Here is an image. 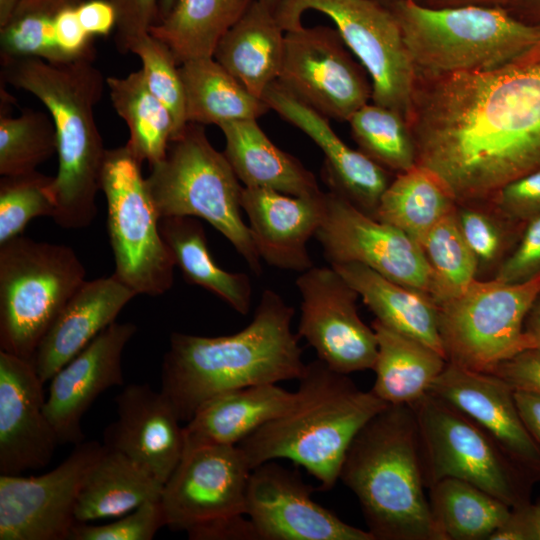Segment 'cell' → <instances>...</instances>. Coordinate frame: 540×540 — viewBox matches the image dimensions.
<instances>
[{
	"label": "cell",
	"mask_w": 540,
	"mask_h": 540,
	"mask_svg": "<svg viewBox=\"0 0 540 540\" xmlns=\"http://www.w3.org/2000/svg\"><path fill=\"white\" fill-rule=\"evenodd\" d=\"M406 120L416 164L433 172L458 204L488 201L540 169V40L490 69L416 71Z\"/></svg>",
	"instance_id": "1"
},
{
	"label": "cell",
	"mask_w": 540,
	"mask_h": 540,
	"mask_svg": "<svg viewBox=\"0 0 540 540\" xmlns=\"http://www.w3.org/2000/svg\"><path fill=\"white\" fill-rule=\"evenodd\" d=\"M294 313L278 293L266 289L252 321L237 333L217 337L172 333L160 391L181 422L219 394L300 379L306 363L299 336L291 330Z\"/></svg>",
	"instance_id": "2"
},
{
	"label": "cell",
	"mask_w": 540,
	"mask_h": 540,
	"mask_svg": "<svg viewBox=\"0 0 540 540\" xmlns=\"http://www.w3.org/2000/svg\"><path fill=\"white\" fill-rule=\"evenodd\" d=\"M92 62L55 64L22 58L1 65V79L37 97L53 120L58 157L51 185L56 201L53 219L65 229L85 228L97 213L95 200L107 149L94 115L104 79Z\"/></svg>",
	"instance_id": "3"
},
{
	"label": "cell",
	"mask_w": 540,
	"mask_h": 540,
	"mask_svg": "<svg viewBox=\"0 0 540 540\" xmlns=\"http://www.w3.org/2000/svg\"><path fill=\"white\" fill-rule=\"evenodd\" d=\"M339 480L357 497L374 540H442L425 494L411 405L388 404L360 429Z\"/></svg>",
	"instance_id": "4"
},
{
	"label": "cell",
	"mask_w": 540,
	"mask_h": 540,
	"mask_svg": "<svg viewBox=\"0 0 540 540\" xmlns=\"http://www.w3.org/2000/svg\"><path fill=\"white\" fill-rule=\"evenodd\" d=\"M296 399L283 414L264 424L238 447L251 469L289 459L329 490L339 480L346 452L360 429L388 404L371 390H360L346 374L318 358L300 379Z\"/></svg>",
	"instance_id": "5"
},
{
	"label": "cell",
	"mask_w": 540,
	"mask_h": 540,
	"mask_svg": "<svg viewBox=\"0 0 540 540\" xmlns=\"http://www.w3.org/2000/svg\"><path fill=\"white\" fill-rule=\"evenodd\" d=\"M418 72L447 74L490 69L540 40V26L527 24L503 6L435 8L416 0L388 6Z\"/></svg>",
	"instance_id": "6"
},
{
	"label": "cell",
	"mask_w": 540,
	"mask_h": 540,
	"mask_svg": "<svg viewBox=\"0 0 540 540\" xmlns=\"http://www.w3.org/2000/svg\"><path fill=\"white\" fill-rule=\"evenodd\" d=\"M146 184L158 216L198 217L220 232L250 269L262 273L261 258L242 218L244 186L225 154L209 142L202 125L188 123L150 166Z\"/></svg>",
	"instance_id": "7"
},
{
	"label": "cell",
	"mask_w": 540,
	"mask_h": 540,
	"mask_svg": "<svg viewBox=\"0 0 540 540\" xmlns=\"http://www.w3.org/2000/svg\"><path fill=\"white\" fill-rule=\"evenodd\" d=\"M72 248L22 235L0 244V348L32 361L42 338L86 280Z\"/></svg>",
	"instance_id": "8"
},
{
	"label": "cell",
	"mask_w": 540,
	"mask_h": 540,
	"mask_svg": "<svg viewBox=\"0 0 540 540\" xmlns=\"http://www.w3.org/2000/svg\"><path fill=\"white\" fill-rule=\"evenodd\" d=\"M411 406L427 489L450 477L477 486L512 509L530 502L533 482L474 420L430 392Z\"/></svg>",
	"instance_id": "9"
},
{
	"label": "cell",
	"mask_w": 540,
	"mask_h": 540,
	"mask_svg": "<svg viewBox=\"0 0 540 540\" xmlns=\"http://www.w3.org/2000/svg\"><path fill=\"white\" fill-rule=\"evenodd\" d=\"M141 164L126 145L107 149L100 190L107 203L113 275L136 295L159 296L173 285L175 263Z\"/></svg>",
	"instance_id": "10"
},
{
	"label": "cell",
	"mask_w": 540,
	"mask_h": 540,
	"mask_svg": "<svg viewBox=\"0 0 540 540\" xmlns=\"http://www.w3.org/2000/svg\"><path fill=\"white\" fill-rule=\"evenodd\" d=\"M540 294V276L507 284L476 279L459 296L438 305V331L448 363L491 373L532 349L525 318Z\"/></svg>",
	"instance_id": "11"
},
{
	"label": "cell",
	"mask_w": 540,
	"mask_h": 540,
	"mask_svg": "<svg viewBox=\"0 0 540 540\" xmlns=\"http://www.w3.org/2000/svg\"><path fill=\"white\" fill-rule=\"evenodd\" d=\"M315 10L328 16L366 69L372 102L408 115L416 70L392 10L377 0H282L275 14L285 31Z\"/></svg>",
	"instance_id": "12"
},
{
	"label": "cell",
	"mask_w": 540,
	"mask_h": 540,
	"mask_svg": "<svg viewBox=\"0 0 540 540\" xmlns=\"http://www.w3.org/2000/svg\"><path fill=\"white\" fill-rule=\"evenodd\" d=\"M277 81L313 109L348 121L372 98L370 77L336 28L303 25L285 33Z\"/></svg>",
	"instance_id": "13"
},
{
	"label": "cell",
	"mask_w": 540,
	"mask_h": 540,
	"mask_svg": "<svg viewBox=\"0 0 540 540\" xmlns=\"http://www.w3.org/2000/svg\"><path fill=\"white\" fill-rule=\"evenodd\" d=\"M104 451L97 441H83L45 474H1L0 540H69L82 484Z\"/></svg>",
	"instance_id": "14"
},
{
	"label": "cell",
	"mask_w": 540,
	"mask_h": 540,
	"mask_svg": "<svg viewBox=\"0 0 540 540\" xmlns=\"http://www.w3.org/2000/svg\"><path fill=\"white\" fill-rule=\"evenodd\" d=\"M301 296L297 335L330 369L350 374L373 369L378 344L357 310L359 294L332 266H313L296 279Z\"/></svg>",
	"instance_id": "15"
},
{
	"label": "cell",
	"mask_w": 540,
	"mask_h": 540,
	"mask_svg": "<svg viewBox=\"0 0 540 540\" xmlns=\"http://www.w3.org/2000/svg\"><path fill=\"white\" fill-rule=\"evenodd\" d=\"M314 237L330 265L360 263L429 295L430 269L421 245L336 191L325 192L324 214Z\"/></svg>",
	"instance_id": "16"
},
{
	"label": "cell",
	"mask_w": 540,
	"mask_h": 540,
	"mask_svg": "<svg viewBox=\"0 0 540 540\" xmlns=\"http://www.w3.org/2000/svg\"><path fill=\"white\" fill-rule=\"evenodd\" d=\"M251 470L238 445L184 453L162 489L166 526L186 532L208 520L245 514Z\"/></svg>",
	"instance_id": "17"
},
{
	"label": "cell",
	"mask_w": 540,
	"mask_h": 540,
	"mask_svg": "<svg viewBox=\"0 0 540 540\" xmlns=\"http://www.w3.org/2000/svg\"><path fill=\"white\" fill-rule=\"evenodd\" d=\"M301 476L273 461L251 470L245 515L259 540H374L315 502Z\"/></svg>",
	"instance_id": "18"
},
{
	"label": "cell",
	"mask_w": 540,
	"mask_h": 540,
	"mask_svg": "<svg viewBox=\"0 0 540 540\" xmlns=\"http://www.w3.org/2000/svg\"><path fill=\"white\" fill-rule=\"evenodd\" d=\"M44 384L31 361L0 350V474L43 468L60 444Z\"/></svg>",
	"instance_id": "19"
},
{
	"label": "cell",
	"mask_w": 540,
	"mask_h": 540,
	"mask_svg": "<svg viewBox=\"0 0 540 540\" xmlns=\"http://www.w3.org/2000/svg\"><path fill=\"white\" fill-rule=\"evenodd\" d=\"M428 392L469 416L533 483L540 481V448L521 419L514 390L503 379L447 362Z\"/></svg>",
	"instance_id": "20"
},
{
	"label": "cell",
	"mask_w": 540,
	"mask_h": 540,
	"mask_svg": "<svg viewBox=\"0 0 540 540\" xmlns=\"http://www.w3.org/2000/svg\"><path fill=\"white\" fill-rule=\"evenodd\" d=\"M136 329L115 321L50 379L45 412L60 444L83 442L86 411L104 391L123 385L122 353Z\"/></svg>",
	"instance_id": "21"
},
{
	"label": "cell",
	"mask_w": 540,
	"mask_h": 540,
	"mask_svg": "<svg viewBox=\"0 0 540 540\" xmlns=\"http://www.w3.org/2000/svg\"><path fill=\"white\" fill-rule=\"evenodd\" d=\"M117 419L106 427V449L119 452L149 471L163 485L184 452L181 420L161 391L129 384L115 397Z\"/></svg>",
	"instance_id": "22"
},
{
	"label": "cell",
	"mask_w": 540,
	"mask_h": 540,
	"mask_svg": "<svg viewBox=\"0 0 540 540\" xmlns=\"http://www.w3.org/2000/svg\"><path fill=\"white\" fill-rule=\"evenodd\" d=\"M262 99L269 109L300 129L321 149L325 158L322 176L329 189L374 217L381 196L392 180L391 172L359 149L349 147L332 129L327 117L294 96L277 80L268 87Z\"/></svg>",
	"instance_id": "23"
},
{
	"label": "cell",
	"mask_w": 540,
	"mask_h": 540,
	"mask_svg": "<svg viewBox=\"0 0 540 540\" xmlns=\"http://www.w3.org/2000/svg\"><path fill=\"white\" fill-rule=\"evenodd\" d=\"M241 205L261 260L300 273L314 266L307 243L321 224L325 192L292 196L271 189L244 187Z\"/></svg>",
	"instance_id": "24"
},
{
	"label": "cell",
	"mask_w": 540,
	"mask_h": 540,
	"mask_svg": "<svg viewBox=\"0 0 540 540\" xmlns=\"http://www.w3.org/2000/svg\"><path fill=\"white\" fill-rule=\"evenodd\" d=\"M136 294L114 275L85 280L48 329L32 364L43 383L115 322Z\"/></svg>",
	"instance_id": "25"
},
{
	"label": "cell",
	"mask_w": 540,
	"mask_h": 540,
	"mask_svg": "<svg viewBox=\"0 0 540 540\" xmlns=\"http://www.w3.org/2000/svg\"><path fill=\"white\" fill-rule=\"evenodd\" d=\"M296 399L277 384L219 394L203 403L183 426L184 453L205 446L238 445L288 410Z\"/></svg>",
	"instance_id": "26"
},
{
	"label": "cell",
	"mask_w": 540,
	"mask_h": 540,
	"mask_svg": "<svg viewBox=\"0 0 540 540\" xmlns=\"http://www.w3.org/2000/svg\"><path fill=\"white\" fill-rule=\"evenodd\" d=\"M285 33L275 11L253 0L221 38L213 57L251 94L262 99L279 77Z\"/></svg>",
	"instance_id": "27"
},
{
	"label": "cell",
	"mask_w": 540,
	"mask_h": 540,
	"mask_svg": "<svg viewBox=\"0 0 540 540\" xmlns=\"http://www.w3.org/2000/svg\"><path fill=\"white\" fill-rule=\"evenodd\" d=\"M218 127L225 138L223 153L244 187L271 189L292 196L322 192L313 173L277 147L257 120L227 122Z\"/></svg>",
	"instance_id": "28"
},
{
	"label": "cell",
	"mask_w": 540,
	"mask_h": 540,
	"mask_svg": "<svg viewBox=\"0 0 540 540\" xmlns=\"http://www.w3.org/2000/svg\"><path fill=\"white\" fill-rule=\"evenodd\" d=\"M330 266L356 290L375 319L445 357L438 331V306L428 294L390 280L360 263Z\"/></svg>",
	"instance_id": "29"
},
{
	"label": "cell",
	"mask_w": 540,
	"mask_h": 540,
	"mask_svg": "<svg viewBox=\"0 0 540 540\" xmlns=\"http://www.w3.org/2000/svg\"><path fill=\"white\" fill-rule=\"evenodd\" d=\"M378 352L371 391L391 405H411L424 396L444 370L447 360L427 344L374 319Z\"/></svg>",
	"instance_id": "30"
},
{
	"label": "cell",
	"mask_w": 540,
	"mask_h": 540,
	"mask_svg": "<svg viewBox=\"0 0 540 540\" xmlns=\"http://www.w3.org/2000/svg\"><path fill=\"white\" fill-rule=\"evenodd\" d=\"M162 489L163 484L144 467L105 448L82 484L76 521L118 518L146 502L160 500Z\"/></svg>",
	"instance_id": "31"
},
{
	"label": "cell",
	"mask_w": 540,
	"mask_h": 540,
	"mask_svg": "<svg viewBox=\"0 0 540 540\" xmlns=\"http://www.w3.org/2000/svg\"><path fill=\"white\" fill-rule=\"evenodd\" d=\"M187 123L217 125L257 120L269 109L251 94L214 57L198 58L179 65Z\"/></svg>",
	"instance_id": "32"
},
{
	"label": "cell",
	"mask_w": 540,
	"mask_h": 540,
	"mask_svg": "<svg viewBox=\"0 0 540 540\" xmlns=\"http://www.w3.org/2000/svg\"><path fill=\"white\" fill-rule=\"evenodd\" d=\"M159 224L175 266L184 279L217 295L236 312L248 314L252 297L249 276L218 266L209 252L202 224L189 216L164 217Z\"/></svg>",
	"instance_id": "33"
},
{
	"label": "cell",
	"mask_w": 540,
	"mask_h": 540,
	"mask_svg": "<svg viewBox=\"0 0 540 540\" xmlns=\"http://www.w3.org/2000/svg\"><path fill=\"white\" fill-rule=\"evenodd\" d=\"M253 0H176L149 29L166 44L176 62L213 57L224 34Z\"/></svg>",
	"instance_id": "34"
},
{
	"label": "cell",
	"mask_w": 540,
	"mask_h": 540,
	"mask_svg": "<svg viewBox=\"0 0 540 540\" xmlns=\"http://www.w3.org/2000/svg\"><path fill=\"white\" fill-rule=\"evenodd\" d=\"M457 202L444 183L429 169L414 165L395 174L381 196L374 215L420 245L429 231Z\"/></svg>",
	"instance_id": "35"
},
{
	"label": "cell",
	"mask_w": 540,
	"mask_h": 540,
	"mask_svg": "<svg viewBox=\"0 0 540 540\" xmlns=\"http://www.w3.org/2000/svg\"><path fill=\"white\" fill-rule=\"evenodd\" d=\"M428 490L442 540H489L511 515L507 504L464 480L444 478Z\"/></svg>",
	"instance_id": "36"
},
{
	"label": "cell",
	"mask_w": 540,
	"mask_h": 540,
	"mask_svg": "<svg viewBox=\"0 0 540 540\" xmlns=\"http://www.w3.org/2000/svg\"><path fill=\"white\" fill-rule=\"evenodd\" d=\"M111 102L126 122L128 149L141 163L153 165L164 158L175 134L172 115L147 87L141 69L125 77H108Z\"/></svg>",
	"instance_id": "37"
},
{
	"label": "cell",
	"mask_w": 540,
	"mask_h": 540,
	"mask_svg": "<svg viewBox=\"0 0 540 540\" xmlns=\"http://www.w3.org/2000/svg\"><path fill=\"white\" fill-rule=\"evenodd\" d=\"M455 209L421 244L430 269L429 295L437 306L459 296L478 279V263L460 232Z\"/></svg>",
	"instance_id": "38"
},
{
	"label": "cell",
	"mask_w": 540,
	"mask_h": 540,
	"mask_svg": "<svg viewBox=\"0 0 540 540\" xmlns=\"http://www.w3.org/2000/svg\"><path fill=\"white\" fill-rule=\"evenodd\" d=\"M82 0H20L0 27L1 65L22 58L65 63L56 41V18L67 5Z\"/></svg>",
	"instance_id": "39"
},
{
	"label": "cell",
	"mask_w": 540,
	"mask_h": 540,
	"mask_svg": "<svg viewBox=\"0 0 540 540\" xmlns=\"http://www.w3.org/2000/svg\"><path fill=\"white\" fill-rule=\"evenodd\" d=\"M347 122L359 150L389 172L397 174L416 165L413 137L398 111L367 103Z\"/></svg>",
	"instance_id": "40"
},
{
	"label": "cell",
	"mask_w": 540,
	"mask_h": 540,
	"mask_svg": "<svg viewBox=\"0 0 540 540\" xmlns=\"http://www.w3.org/2000/svg\"><path fill=\"white\" fill-rule=\"evenodd\" d=\"M57 154V135L51 116L25 109L18 117L0 115V175L37 171Z\"/></svg>",
	"instance_id": "41"
},
{
	"label": "cell",
	"mask_w": 540,
	"mask_h": 540,
	"mask_svg": "<svg viewBox=\"0 0 540 540\" xmlns=\"http://www.w3.org/2000/svg\"><path fill=\"white\" fill-rule=\"evenodd\" d=\"M460 232L476 257L479 272H495L517 244L525 224L512 222L486 203L456 205Z\"/></svg>",
	"instance_id": "42"
},
{
	"label": "cell",
	"mask_w": 540,
	"mask_h": 540,
	"mask_svg": "<svg viewBox=\"0 0 540 540\" xmlns=\"http://www.w3.org/2000/svg\"><path fill=\"white\" fill-rule=\"evenodd\" d=\"M53 177L38 171L0 179V244L22 235L36 217L53 218L56 201Z\"/></svg>",
	"instance_id": "43"
},
{
	"label": "cell",
	"mask_w": 540,
	"mask_h": 540,
	"mask_svg": "<svg viewBox=\"0 0 540 540\" xmlns=\"http://www.w3.org/2000/svg\"><path fill=\"white\" fill-rule=\"evenodd\" d=\"M129 52L139 57L147 87L170 111L175 126V138L188 124L179 64L169 47L149 32L133 41Z\"/></svg>",
	"instance_id": "44"
},
{
	"label": "cell",
	"mask_w": 540,
	"mask_h": 540,
	"mask_svg": "<svg viewBox=\"0 0 540 540\" xmlns=\"http://www.w3.org/2000/svg\"><path fill=\"white\" fill-rule=\"evenodd\" d=\"M163 526L160 500L150 501L108 524L77 523L69 540H151Z\"/></svg>",
	"instance_id": "45"
},
{
	"label": "cell",
	"mask_w": 540,
	"mask_h": 540,
	"mask_svg": "<svg viewBox=\"0 0 540 540\" xmlns=\"http://www.w3.org/2000/svg\"><path fill=\"white\" fill-rule=\"evenodd\" d=\"M484 203L502 217L526 224L540 215V169L508 182Z\"/></svg>",
	"instance_id": "46"
},
{
	"label": "cell",
	"mask_w": 540,
	"mask_h": 540,
	"mask_svg": "<svg viewBox=\"0 0 540 540\" xmlns=\"http://www.w3.org/2000/svg\"><path fill=\"white\" fill-rule=\"evenodd\" d=\"M540 276V215L526 222L520 238L493 275L507 284L530 281Z\"/></svg>",
	"instance_id": "47"
},
{
	"label": "cell",
	"mask_w": 540,
	"mask_h": 540,
	"mask_svg": "<svg viewBox=\"0 0 540 540\" xmlns=\"http://www.w3.org/2000/svg\"><path fill=\"white\" fill-rule=\"evenodd\" d=\"M116 9L115 44L121 53L141 35L148 33L158 18V0H108Z\"/></svg>",
	"instance_id": "48"
},
{
	"label": "cell",
	"mask_w": 540,
	"mask_h": 540,
	"mask_svg": "<svg viewBox=\"0 0 540 540\" xmlns=\"http://www.w3.org/2000/svg\"><path fill=\"white\" fill-rule=\"evenodd\" d=\"M79 3L65 6L56 18V41L65 63L93 61L95 55L93 36L84 30L76 14Z\"/></svg>",
	"instance_id": "49"
},
{
	"label": "cell",
	"mask_w": 540,
	"mask_h": 540,
	"mask_svg": "<svg viewBox=\"0 0 540 540\" xmlns=\"http://www.w3.org/2000/svg\"><path fill=\"white\" fill-rule=\"evenodd\" d=\"M503 379L513 390L540 394V355L525 350L499 364L492 372Z\"/></svg>",
	"instance_id": "50"
},
{
	"label": "cell",
	"mask_w": 540,
	"mask_h": 540,
	"mask_svg": "<svg viewBox=\"0 0 540 540\" xmlns=\"http://www.w3.org/2000/svg\"><path fill=\"white\" fill-rule=\"evenodd\" d=\"M245 514L219 517L199 523L186 531L192 540H259Z\"/></svg>",
	"instance_id": "51"
},
{
	"label": "cell",
	"mask_w": 540,
	"mask_h": 540,
	"mask_svg": "<svg viewBox=\"0 0 540 540\" xmlns=\"http://www.w3.org/2000/svg\"><path fill=\"white\" fill-rule=\"evenodd\" d=\"M489 540H540V500L513 508L509 519Z\"/></svg>",
	"instance_id": "52"
},
{
	"label": "cell",
	"mask_w": 540,
	"mask_h": 540,
	"mask_svg": "<svg viewBox=\"0 0 540 540\" xmlns=\"http://www.w3.org/2000/svg\"><path fill=\"white\" fill-rule=\"evenodd\" d=\"M78 20L91 36H107L115 29L117 13L108 0H82L76 7Z\"/></svg>",
	"instance_id": "53"
},
{
	"label": "cell",
	"mask_w": 540,
	"mask_h": 540,
	"mask_svg": "<svg viewBox=\"0 0 540 540\" xmlns=\"http://www.w3.org/2000/svg\"><path fill=\"white\" fill-rule=\"evenodd\" d=\"M514 398L526 429L540 448V394L514 390Z\"/></svg>",
	"instance_id": "54"
},
{
	"label": "cell",
	"mask_w": 540,
	"mask_h": 540,
	"mask_svg": "<svg viewBox=\"0 0 540 540\" xmlns=\"http://www.w3.org/2000/svg\"><path fill=\"white\" fill-rule=\"evenodd\" d=\"M505 8L519 20L540 26V0H509Z\"/></svg>",
	"instance_id": "55"
},
{
	"label": "cell",
	"mask_w": 540,
	"mask_h": 540,
	"mask_svg": "<svg viewBox=\"0 0 540 540\" xmlns=\"http://www.w3.org/2000/svg\"><path fill=\"white\" fill-rule=\"evenodd\" d=\"M524 332L528 336L532 349L540 355V294L532 304L524 322Z\"/></svg>",
	"instance_id": "56"
},
{
	"label": "cell",
	"mask_w": 540,
	"mask_h": 540,
	"mask_svg": "<svg viewBox=\"0 0 540 540\" xmlns=\"http://www.w3.org/2000/svg\"><path fill=\"white\" fill-rule=\"evenodd\" d=\"M509 0H426L425 5L435 8L457 7L466 5L503 6L508 5ZM422 3V2H421Z\"/></svg>",
	"instance_id": "57"
},
{
	"label": "cell",
	"mask_w": 540,
	"mask_h": 540,
	"mask_svg": "<svg viewBox=\"0 0 540 540\" xmlns=\"http://www.w3.org/2000/svg\"><path fill=\"white\" fill-rule=\"evenodd\" d=\"M20 0H0V27L5 25Z\"/></svg>",
	"instance_id": "58"
},
{
	"label": "cell",
	"mask_w": 540,
	"mask_h": 540,
	"mask_svg": "<svg viewBox=\"0 0 540 540\" xmlns=\"http://www.w3.org/2000/svg\"><path fill=\"white\" fill-rule=\"evenodd\" d=\"M176 0H158V18L157 21L163 18L173 7ZM156 21V22H157Z\"/></svg>",
	"instance_id": "59"
},
{
	"label": "cell",
	"mask_w": 540,
	"mask_h": 540,
	"mask_svg": "<svg viewBox=\"0 0 540 540\" xmlns=\"http://www.w3.org/2000/svg\"><path fill=\"white\" fill-rule=\"evenodd\" d=\"M267 6L271 7L274 11L279 6V4L282 2V0H258Z\"/></svg>",
	"instance_id": "60"
},
{
	"label": "cell",
	"mask_w": 540,
	"mask_h": 540,
	"mask_svg": "<svg viewBox=\"0 0 540 540\" xmlns=\"http://www.w3.org/2000/svg\"><path fill=\"white\" fill-rule=\"evenodd\" d=\"M379 1L380 3L386 5V6H389V5H392L396 2H399V1H403V0H377ZM416 1H419V0H416Z\"/></svg>",
	"instance_id": "61"
}]
</instances>
